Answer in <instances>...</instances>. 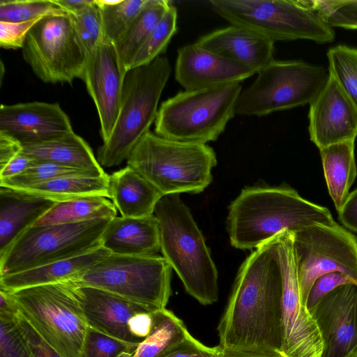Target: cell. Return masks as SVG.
I'll use <instances>...</instances> for the list:
<instances>
[{
	"label": "cell",
	"mask_w": 357,
	"mask_h": 357,
	"mask_svg": "<svg viewBox=\"0 0 357 357\" xmlns=\"http://www.w3.org/2000/svg\"><path fill=\"white\" fill-rule=\"evenodd\" d=\"M282 283L271 239L245 259L217 327L222 349L280 353Z\"/></svg>",
	"instance_id": "cell-1"
},
{
	"label": "cell",
	"mask_w": 357,
	"mask_h": 357,
	"mask_svg": "<svg viewBox=\"0 0 357 357\" xmlns=\"http://www.w3.org/2000/svg\"><path fill=\"white\" fill-rule=\"evenodd\" d=\"M228 209L229 241L240 250L257 248L284 230L294 233L312 225L337 223L327 208L287 185L245 188Z\"/></svg>",
	"instance_id": "cell-2"
},
{
	"label": "cell",
	"mask_w": 357,
	"mask_h": 357,
	"mask_svg": "<svg viewBox=\"0 0 357 357\" xmlns=\"http://www.w3.org/2000/svg\"><path fill=\"white\" fill-rule=\"evenodd\" d=\"M154 215L160 231L162 257L186 292L203 305L218 300V273L204 236L179 195L163 196Z\"/></svg>",
	"instance_id": "cell-3"
},
{
	"label": "cell",
	"mask_w": 357,
	"mask_h": 357,
	"mask_svg": "<svg viewBox=\"0 0 357 357\" xmlns=\"http://www.w3.org/2000/svg\"><path fill=\"white\" fill-rule=\"evenodd\" d=\"M8 293L16 309L61 357H82L89 325L75 279Z\"/></svg>",
	"instance_id": "cell-4"
},
{
	"label": "cell",
	"mask_w": 357,
	"mask_h": 357,
	"mask_svg": "<svg viewBox=\"0 0 357 357\" xmlns=\"http://www.w3.org/2000/svg\"><path fill=\"white\" fill-rule=\"evenodd\" d=\"M126 163L165 196L204 191L212 181L217 158L206 144L169 139L150 130Z\"/></svg>",
	"instance_id": "cell-5"
},
{
	"label": "cell",
	"mask_w": 357,
	"mask_h": 357,
	"mask_svg": "<svg viewBox=\"0 0 357 357\" xmlns=\"http://www.w3.org/2000/svg\"><path fill=\"white\" fill-rule=\"evenodd\" d=\"M171 73L169 59L164 56L127 72L116 125L109 139L97 151L96 158L102 167H112L127 160L139 141L150 131Z\"/></svg>",
	"instance_id": "cell-6"
},
{
	"label": "cell",
	"mask_w": 357,
	"mask_h": 357,
	"mask_svg": "<svg viewBox=\"0 0 357 357\" xmlns=\"http://www.w3.org/2000/svg\"><path fill=\"white\" fill-rule=\"evenodd\" d=\"M241 91L240 83L180 91L161 103L154 132L181 142L206 144L215 141L235 116Z\"/></svg>",
	"instance_id": "cell-7"
},
{
	"label": "cell",
	"mask_w": 357,
	"mask_h": 357,
	"mask_svg": "<svg viewBox=\"0 0 357 357\" xmlns=\"http://www.w3.org/2000/svg\"><path fill=\"white\" fill-rule=\"evenodd\" d=\"M172 271L162 256L110 253L75 280L81 286L102 289L154 312L166 308L172 295Z\"/></svg>",
	"instance_id": "cell-8"
},
{
	"label": "cell",
	"mask_w": 357,
	"mask_h": 357,
	"mask_svg": "<svg viewBox=\"0 0 357 357\" xmlns=\"http://www.w3.org/2000/svg\"><path fill=\"white\" fill-rule=\"evenodd\" d=\"M211 6L231 24L240 26L269 39L310 40L331 43L335 31L302 1L211 0Z\"/></svg>",
	"instance_id": "cell-9"
},
{
	"label": "cell",
	"mask_w": 357,
	"mask_h": 357,
	"mask_svg": "<svg viewBox=\"0 0 357 357\" xmlns=\"http://www.w3.org/2000/svg\"><path fill=\"white\" fill-rule=\"evenodd\" d=\"M112 218L27 228L0 255V277L71 259L102 247V234Z\"/></svg>",
	"instance_id": "cell-10"
},
{
	"label": "cell",
	"mask_w": 357,
	"mask_h": 357,
	"mask_svg": "<svg viewBox=\"0 0 357 357\" xmlns=\"http://www.w3.org/2000/svg\"><path fill=\"white\" fill-rule=\"evenodd\" d=\"M242 90L236 114L263 116L310 103L326 84L329 73L301 61L273 60Z\"/></svg>",
	"instance_id": "cell-11"
},
{
	"label": "cell",
	"mask_w": 357,
	"mask_h": 357,
	"mask_svg": "<svg viewBox=\"0 0 357 357\" xmlns=\"http://www.w3.org/2000/svg\"><path fill=\"white\" fill-rule=\"evenodd\" d=\"M22 56L45 83H68L82 79L88 54L79 40L70 16L50 15L29 31Z\"/></svg>",
	"instance_id": "cell-12"
},
{
	"label": "cell",
	"mask_w": 357,
	"mask_h": 357,
	"mask_svg": "<svg viewBox=\"0 0 357 357\" xmlns=\"http://www.w3.org/2000/svg\"><path fill=\"white\" fill-rule=\"evenodd\" d=\"M293 244L305 306L312 284L322 275L340 272L357 282V238L337 223L312 225L294 232Z\"/></svg>",
	"instance_id": "cell-13"
},
{
	"label": "cell",
	"mask_w": 357,
	"mask_h": 357,
	"mask_svg": "<svg viewBox=\"0 0 357 357\" xmlns=\"http://www.w3.org/2000/svg\"><path fill=\"white\" fill-rule=\"evenodd\" d=\"M271 241L282 283L280 353L285 357H321L323 342L319 331L301 298L293 233L284 230Z\"/></svg>",
	"instance_id": "cell-14"
},
{
	"label": "cell",
	"mask_w": 357,
	"mask_h": 357,
	"mask_svg": "<svg viewBox=\"0 0 357 357\" xmlns=\"http://www.w3.org/2000/svg\"><path fill=\"white\" fill-rule=\"evenodd\" d=\"M310 312L322 340L321 357L357 353V284L337 287Z\"/></svg>",
	"instance_id": "cell-15"
},
{
	"label": "cell",
	"mask_w": 357,
	"mask_h": 357,
	"mask_svg": "<svg viewBox=\"0 0 357 357\" xmlns=\"http://www.w3.org/2000/svg\"><path fill=\"white\" fill-rule=\"evenodd\" d=\"M126 73L114 43L103 40L88 56L81 79L96 107L103 142L109 139L116 125Z\"/></svg>",
	"instance_id": "cell-16"
},
{
	"label": "cell",
	"mask_w": 357,
	"mask_h": 357,
	"mask_svg": "<svg viewBox=\"0 0 357 357\" xmlns=\"http://www.w3.org/2000/svg\"><path fill=\"white\" fill-rule=\"evenodd\" d=\"M308 118L310 138L319 149L357 137V108L330 74L310 103Z\"/></svg>",
	"instance_id": "cell-17"
},
{
	"label": "cell",
	"mask_w": 357,
	"mask_h": 357,
	"mask_svg": "<svg viewBox=\"0 0 357 357\" xmlns=\"http://www.w3.org/2000/svg\"><path fill=\"white\" fill-rule=\"evenodd\" d=\"M257 72L204 49L196 43L178 49L174 77L185 91L240 83Z\"/></svg>",
	"instance_id": "cell-18"
},
{
	"label": "cell",
	"mask_w": 357,
	"mask_h": 357,
	"mask_svg": "<svg viewBox=\"0 0 357 357\" xmlns=\"http://www.w3.org/2000/svg\"><path fill=\"white\" fill-rule=\"evenodd\" d=\"M0 131L24 145L48 141L74 130L59 103L33 101L1 104Z\"/></svg>",
	"instance_id": "cell-19"
},
{
	"label": "cell",
	"mask_w": 357,
	"mask_h": 357,
	"mask_svg": "<svg viewBox=\"0 0 357 357\" xmlns=\"http://www.w3.org/2000/svg\"><path fill=\"white\" fill-rule=\"evenodd\" d=\"M196 43L257 73L274 60V42L237 25L214 30L201 36Z\"/></svg>",
	"instance_id": "cell-20"
},
{
	"label": "cell",
	"mask_w": 357,
	"mask_h": 357,
	"mask_svg": "<svg viewBox=\"0 0 357 357\" xmlns=\"http://www.w3.org/2000/svg\"><path fill=\"white\" fill-rule=\"evenodd\" d=\"M80 287L89 327L128 343L142 342L130 333L128 324L134 314L147 310L102 289Z\"/></svg>",
	"instance_id": "cell-21"
},
{
	"label": "cell",
	"mask_w": 357,
	"mask_h": 357,
	"mask_svg": "<svg viewBox=\"0 0 357 357\" xmlns=\"http://www.w3.org/2000/svg\"><path fill=\"white\" fill-rule=\"evenodd\" d=\"M101 246L111 254L155 255L160 250L158 220L155 215L140 218L116 215L107 226Z\"/></svg>",
	"instance_id": "cell-22"
},
{
	"label": "cell",
	"mask_w": 357,
	"mask_h": 357,
	"mask_svg": "<svg viewBox=\"0 0 357 357\" xmlns=\"http://www.w3.org/2000/svg\"><path fill=\"white\" fill-rule=\"evenodd\" d=\"M54 204L21 190L0 186V255Z\"/></svg>",
	"instance_id": "cell-23"
},
{
	"label": "cell",
	"mask_w": 357,
	"mask_h": 357,
	"mask_svg": "<svg viewBox=\"0 0 357 357\" xmlns=\"http://www.w3.org/2000/svg\"><path fill=\"white\" fill-rule=\"evenodd\" d=\"M109 199L123 217L140 218L154 215L163 195L130 167L109 175Z\"/></svg>",
	"instance_id": "cell-24"
},
{
	"label": "cell",
	"mask_w": 357,
	"mask_h": 357,
	"mask_svg": "<svg viewBox=\"0 0 357 357\" xmlns=\"http://www.w3.org/2000/svg\"><path fill=\"white\" fill-rule=\"evenodd\" d=\"M110 252L100 247L86 254L0 277V289L8 292L76 279Z\"/></svg>",
	"instance_id": "cell-25"
},
{
	"label": "cell",
	"mask_w": 357,
	"mask_h": 357,
	"mask_svg": "<svg viewBox=\"0 0 357 357\" xmlns=\"http://www.w3.org/2000/svg\"><path fill=\"white\" fill-rule=\"evenodd\" d=\"M22 152L36 160L90 172L97 176L106 174L90 146L74 131L48 141L24 144Z\"/></svg>",
	"instance_id": "cell-26"
},
{
	"label": "cell",
	"mask_w": 357,
	"mask_h": 357,
	"mask_svg": "<svg viewBox=\"0 0 357 357\" xmlns=\"http://www.w3.org/2000/svg\"><path fill=\"white\" fill-rule=\"evenodd\" d=\"M354 142L348 140L319 149L328 193L337 211L357 176Z\"/></svg>",
	"instance_id": "cell-27"
},
{
	"label": "cell",
	"mask_w": 357,
	"mask_h": 357,
	"mask_svg": "<svg viewBox=\"0 0 357 357\" xmlns=\"http://www.w3.org/2000/svg\"><path fill=\"white\" fill-rule=\"evenodd\" d=\"M108 183L109 175L107 174L100 176H66L21 190L57 203L86 197L109 198Z\"/></svg>",
	"instance_id": "cell-28"
},
{
	"label": "cell",
	"mask_w": 357,
	"mask_h": 357,
	"mask_svg": "<svg viewBox=\"0 0 357 357\" xmlns=\"http://www.w3.org/2000/svg\"><path fill=\"white\" fill-rule=\"evenodd\" d=\"M171 3L168 0H147L128 29L114 43L120 63L126 73L130 69L136 54Z\"/></svg>",
	"instance_id": "cell-29"
},
{
	"label": "cell",
	"mask_w": 357,
	"mask_h": 357,
	"mask_svg": "<svg viewBox=\"0 0 357 357\" xmlns=\"http://www.w3.org/2000/svg\"><path fill=\"white\" fill-rule=\"evenodd\" d=\"M153 318L151 333L132 357H163L192 335L183 321L167 308L153 312Z\"/></svg>",
	"instance_id": "cell-30"
},
{
	"label": "cell",
	"mask_w": 357,
	"mask_h": 357,
	"mask_svg": "<svg viewBox=\"0 0 357 357\" xmlns=\"http://www.w3.org/2000/svg\"><path fill=\"white\" fill-rule=\"evenodd\" d=\"M115 206L109 198L86 197L57 202L33 226L77 223L116 216Z\"/></svg>",
	"instance_id": "cell-31"
},
{
	"label": "cell",
	"mask_w": 357,
	"mask_h": 357,
	"mask_svg": "<svg viewBox=\"0 0 357 357\" xmlns=\"http://www.w3.org/2000/svg\"><path fill=\"white\" fill-rule=\"evenodd\" d=\"M0 357H35L15 316V305L6 291L0 289Z\"/></svg>",
	"instance_id": "cell-32"
},
{
	"label": "cell",
	"mask_w": 357,
	"mask_h": 357,
	"mask_svg": "<svg viewBox=\"0 0 357 357\" xmlns=\"http://www.w3.org/2000/svg\"><path fill=\"white\" fill-rule=\"evenodd\" d=\"M177 9L172 3L136 54L130 69L151 63L166 51L177 31Z\"/></svg>",
	"instance_id": "cell-33"
},
{
	"label": "cell",
	"mask_w": 357,
	"mask_h": 357,
	"mask_svg": "<svg viewBox=\"0 0 357 357\" xmlns=\"http://www.w3.org/2000/svg\"><path fill=\"white\" fill-rule=\"evenodd\" d=\"M328 73L357 108V48L339 45L327 52Z\"/></svg>",
	"instance_id": "cell-34"
},
{
	"label": "cell",
	"mask_w": 357,
	"mask_h": 357,
	"mask_svg": "<svg viewBox=\"0 0 357 357\" xmlns=\"http://www.w3.org/2000/svg\"><path fill=\"white\" fill-rule=\"evenodd\" d=\"M91 176L95 174L66 167L50 161L39 160L24 172L6 179L0 180V186L15 190H24L30 186L66 176Z\"/></svg>",
	"instance_id": "cell-35"
},
{
	"label": "cell",
	"mask_w": 357,
	"mask_h": 357,
	"mask_svg": "<svg viewBox=\"0 0 357 357\" xmlns=\"http://www.w3.org/2000/svg\"><path fill=\"white\" fill-rule=\"evenodd\" d=\"M147 0H121L116 5L99 8L102 15L103 40L115 43L128 29Z\"/></svg>",
	"instance_id": "cell-36"
},
{
	"label": "cell",
	"mask_w": 357,
	"mask_h": 357,
	"mask_svg": "<svg viewBox=\"0 0 357 357\" xmlns=\"http://www.w3.org/2000/svg\"><path fill=\"white\" fill-rule=\"evenodd\" d=\"M302 2L331 28L357 30V1L312 0Z\"/></svg>",
	"instance_id": "cell-37"
},
{
	"label": "cell",
	"mask_w": 357,
	"mask_h": 357,
	"mask_svg": "<svg viewBox=\"0 0 357 357\" xmlns=\"http://www.w3.org/2000/svg\"><path fill=\"white\" fill-rule=\"evenodd\" d=\"M66 14L52 0H1L0 21L20 22L50 15Z\"/></svg>",
	"instance_id": "cell-38"
},
{
	"label": "cell",
	"mask_w": 357,
	"mask_h": 357,
	"mask_svg": "<svg viewBox=\"0 0 357 357\" xmlns=\"http://www.w3.org/2000/svg\"><path fill=\"white\" fill-rule=\"evenodd\" d=\"M68 15L79 40L89 56L103 41L100 10L93 0L90 5L82 10Z\"/></svg>",
	"instance_id": "cell-39"
},
{
	"label": "cell",
	"mask_w": 357,
	"mask_h": 357,
	"mask_svg": "<svg viewBox=\"0 0 357 357\" xmlns=\"http://www.w3.org/2000/svg\"><path fill=\"white\" fill-rule=\"evenodd\" d=\"M139 344L123 342L89 327L82 357H117L125 351L134 352Z\"/></svg>",
	"instance_id": "cell-40"
},
{
	"label": "cell",
	"mask_w": 357,
	"mask_h": 357,
	"mask_svg": "<svg viewBox=\"0 0 357 357\" xmlns=\"http://www.w3.org/2000/svg\"><path fill=\"white\" fill-rule=\"evenodd\" d=\"M347 284H357L349 276L340 272H331L317 278L312 284L306 302L309 311L312 310L328 293L339 286Z\"/></svg>",
	"instance_id": "cell-41"
},
{
	"label": "cell",
	"mask_w": 357,
	"mask_h": 357,
	"mask_svg": "<svg viewBox=\"0 0 357 357\" xmlns=\"http://www.w3.org/2000/svg\"><path fill=\"white\" fill-rule=\"evenodd\" d=\"M41 18L20 22L0 21V46L4 49L22 48L28 33Z\"/></svg>",
	"instance_id": "cell-42"
},
{
	"label": "cell",
	"mask_w": 357,
	"mask_h": 357,
	"mask_svg": "<svg viewBox=\"0 0 357 357\" xmlns=\"http://www.w3.org/2000/svg\"><path fill=\"white\" fill-rule=\"evenodd\" d=\"M223 351L220 345L206 346L191 335L163 357H218Z\"/></svg>",
	"instance_id": "cell-43"
},
{
	"label": "cell",
	"mask_w": 357,
	"mask_h": 357,
	"mask_svg": "<svg viewBox=\"0 0 357 357\" xmlns=\"http://www.w3.org/2000/svg\"><path fill=\"white\" fill-rule=\"evenodd\" d=\"M15 316L20 328L33 351L35 357H61L39 335L15 307Z\"/></svg>",
	"instance_id": "cell-44"
},
{
	"label": "cell",
	"mask_w": 357,
	"mask_h": 357,
	"mask_svg": "<svg viewBox=\"0 0 357 357\" xmlns=\"http://www.w3.org/2000/svg\"><path fill=\"white\" fill-rule=\"evenodd\" d=\"M153 323V312H137L128 321L129 332L134 337L142 341L151 333Z\"/></svg>",
	"instance_id": "cell-45"
},
{
	"label": "cell",
	"mask_w": 357,
	"mask_h": 357,
	"mask_svg": "<svg viewBox=\"0 0 357 357\" xmlns=\"http://www.w3.org/2000/svg\"><path fill=\"white\" fill-rule=\"evenodd\" d=\"M338 218L345 227L357 233V188L349 193L338 211Z\"/></svg>",
	"instance_id": "cell-46"
},
{
	"label": "cell",
	"mask_w": 357,
	"mask_h": 357,
	"mask_svg": "<svg viewBox=\"0 0 357 357\" xmlns=\"http://www.w3.org/2000/svg\"><path fill=\"white\" fill-rule=\"evenodd\" d=\"M38 160L30 157L22 151L12 159L2 169H0V180L9 178L24 172L33 167Z\"/></svg>",
	"instance_id": "cell-47"
},
{
	"label": "cell",
	"mask_w": 357,
	"mask_h": 357,
	"mask_svg": "<svg viewBox=\"0 0 357 357\" xmlns=\"http://www.w3.org/2000/svg\"><path fill=\"white\" fill-rule=\"evenodd\" d=\"M22 144L13 137L0 131V169L22 153Z\"/></svg>",
	"instance_id": "cell-48"
},
{
	"label": "cell",
	"mask_w": 357,
	"mask_h": 357,
	"mask_svg": "<svg viewBox=\"0 0 357 357\" xmlns=\"http://www.w3.org/2000/svg\"><path fill=\"white\" fill-rule=\"evenodd\" d=\"M93 0H52L67 15L75 14L90 5Z\"/></svg>",
	"instance_id": "cell-49"
},
{
	"label": "cell",
	"mask_w": 357,
	"mask_h": 357,
	"mask_svg": "<svg viewBox=\"0 0 357 357\" xmlns=\"http://www.w3.org/2000/svg\"><path fill=\"white\" fill-rule=\"evenodd\" d=\"M218 357H285L281 353H257L224 349L223 353Z\"/></svg>",
	"instance_id": "cell-50"
},
{
	"label": "cell",
	"mask_w": 357,
	"mask_h": 357,
	"mask_svg": "<svg viewBox=\"0 0 357 357\" xmlns=\"http://www.w3.org/2000/svg\"><path fill=\"white\" fill-rule=\"evenodd\" d=\"M134 352L125 351L120 354L117 357H132Z\"/></svg>",
	"instance_id": "cell-51"
},
{
	"label": "cell",
	"mask_w": 357,
	"mask_h": 357,
	"mask_svg": "<svg viewBox=\"0 0 357 357\" xmlns=\"http://www.w3.org/2000/svg\"><path fill=\"white\" fill-rule=\"evenodd\" d=\"M351 357H357V353H356V354H355L354 355H353V356H351Z\"/></svg>",
	"instance_id": "cell-52"
}]
</instances>
